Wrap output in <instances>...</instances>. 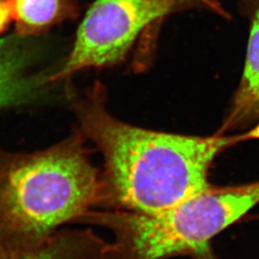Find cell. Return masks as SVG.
Listing matches in <instances>:
<instances>
[{
    "label": "cell",
    "mask_w": 259,
    "mask_h": 259,
    "mask_svg": "<svg viewBox=\"0 0 259 259\" xmlns=\"http://www.w3.org/2000/svg\"><path fill=\"white\" fill-rule=\"evenodd\" d=\"M84 138L102 153V204L115 210L155 213L209 189L208 169L225 149L259 138V129L200 138L141 129L113 117L97 87L76 106Z\"/></svg>",
    "instance_id": "obj_1"
},
{
    "label": "cell",
    "mask_w": 259,
    "mask_h": 259,
    "mask_svg": "<svg viewBox=\"0 0 259 259\" xmlns=\"http://www.w3.org/2000/svg\"><path fill=\"white\" fill-rule=\"evenodd\" d=\"M76 130L35 153L0 149V245H36L67 222L102 204V174Z\"/></svg>",
    "instance_id": "obj_2"
},
{
    "label": "cell",
    "mask_w": 259,
    "mask_h": 259,
    "mask_svg": "<svg viewBox=\"0 0 259 259\" xmlns=\"http://www.w3.org/2000/svg\"><path fill=\"white\" fill-rule=\"evenodd\" d=\"M259 204V182L212 189L155 213L90 210L77 222L111 230L108 259H165L198 251Z\"/></svg>",
    "instance_id": "obj_3"
},
{
    "label": "cell",
    "mask_w": 259,
    "mask_h": 259,
    "mask_svg": "<svg viewBox=\"0 0 259 259\" xmlns=\"http://www.w3.org/2000/svg\"><path fill=\"white\" fill-rule=\"evenodd\" d=\"M173 4L174 0H97L78 29L69 55L50 75V81L118 63L144 28L165 16Z\"/></svg>",
    "instance_id": "obj_4"
},
{
    "label": "cell",
    "mask_w": 259,
    "mask_h": 259,
    "mask_svg": "<svg viewBox=\"0 0 259 259\" xmlns=\"http://www.w3.org/2000/svg\"><path fill=\"white\" fill-rule=\"evenodd\" d=\"M42 50L33 37L16 33L0 38V111L47 98L52 73L35 72Z\"/></svg>",
    "instance_id": "obj_5"
},
{
    "label": "cell",
    "mask_w": 259,
    "mask_h": 259,
    "mask_svg": "<svg viewBox=\"0 0 259 259\" xmlns=\"http://www.w3.org/2000/svg\"><path fill=\"white\" fill-rule=\"evenodd\" d=\"M108 247L92 230H63L36 245H0V259H108Z\"/></svg>",
    "instance_id": "obj_6"
},
{
    "label": "cell",
    "mask_w": 259,
    "mask_h": 259,
    "mask_svg": "<svg viewBox=\"0 0 259 259\" xmlns=\"http://www.w3.org/2000/svg\"><path fill=\"white\" fill-rule=\"evenodd\" d=\"M259 116V5L251 20L243 77L228 125Z\"/></svg>",
    "instance_id": "obj_7"
},
{
    "label": "cell",
    "mask_w": 259,
    "mask_h": 259,
    "mask_svg": "<svg viewBox=\"0 0 259 259\" xmlns=\"http://www.w3.org/2000/svg\"><path fill=\"white\" fill-rule=\"evenodd\" d=\"M17 32L34 37L65 18L69 13V0H11Z\"/></svg>",
    "instance_id": "obj_8"
},
{
    "label": "cell",
    "mask_w": 259,
    "mask_h": 259,
    "mask_svg": "<svg viewBox=\"0 0 259 259\" xmlns=\"http://www.w3.org/2000/svg\"><path fill=\"white\" fill-rule=\"evenodd\" d=\"M14 20V10L11 0H0V34Z\"/></svg>",
    "instance_id": "obj_9"
}]
</instances>
